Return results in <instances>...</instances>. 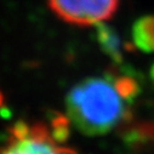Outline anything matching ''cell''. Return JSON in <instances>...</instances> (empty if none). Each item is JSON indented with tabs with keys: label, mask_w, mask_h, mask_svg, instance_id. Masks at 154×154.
<instances>
[{
	"label": "cell",
	"mask_w": 154,
	"mask_h": 154,
	"mask_svg": "<svg viewBox=\"0 0 154 154\" xmlns=\"http://www.w3.org/2000/svg\"><path fill=\"white\" fill-rule=\"evenodd\" d=\"M128 100L112 76L88 78L76 84L66 97L69 120L88 136H100L117 126L126 113Z\"/></svg>",
	"instance_id": "6da1fadb"
},
{
	"label": "cell",
	"mask_w": 154,
	"mask_h": 154,
	"mask_svg": "<svg viewBox=\"0 0 154 154\" xmlns=\"http://www.w3.org/2000/svg\"><path fill=\"white\" fill-rule=\"evenodd\" d=\"M51 11L62 21L75 26H95L109 20L119 0H48Z\"/></svg>",
	"instance_id": "7a4b0ae2"
},
{
	"label": "cell",
	"mask_w": 154,
	"mask_h": 154,
	"mask_svg": "<svg viewBox=\"0 0 154 154\" xmlns=\"http://www.w3.org/2000/svg\"><path fill=\"white\" fill-rule=\"evenodd\" d=\"M0 154H78L70 148L60 146L50 130L42 123L32 125L30 132L23 138L9 135L8 141L0 146Z\"/></svg>",
	"instance_id": "3957f363"
},
{
	"label": "cell",
	"mask_w": 154,
	"mask_h": 154,
	"mask_svg": "<svg viewBox=\"0 0 154 154\" xmlns=\"http://www.w3.org/2000/svg\"><path fill=\"white\" fill-rule=\"evenodd\" d=\"M96 26V38L100 44L101 50L117 64L123 62V43L120 40L119 35L115 33V30L103 22L95 24Z\"/></svg>",
	"instance_id": "277c9868"
},
{
	"label": "cell",
	"mask_w": 154,
	"mask_h": 154,
	"mask_svg": "<svg viewBox=\"0 0 154 154\" xmlns=\"http://www.w3.org/2000/svg\"><path fill=\"white\" fill-rule=\"evenodd\" d=\"M132 40L143 52H154V16H143L132 26Z\"/></svg>",
	"instance_id": "5b68a950"
},
{
	"label": "cell",
	"mask_w": 154,
	"mask_h": 154,
	"mask_svg": "<svg viewBox=\"0 0 154 154\" xmlns=\"http://www.w3.org/2000/svg\"><path fill=\"white\" fill-rule=\"evenodd\" d=\"M51 136L58 143L64 142L69 135V118L63 115H56L51 120Z\"/></svg>",
	"instance_id": "8992f818"
},
{
	"label": "cell",
	"mask_w": 154,
	"mask_h": 154,
	"mask_svg": "<svg viewBox=\"0 0 154 154\" xmlns=\"http://www.w3.org/2000/svg\"><path fill=\"white\" fill-rule=\"evenodd\" d=\"M3 107H4V95L2 94V91H0V109Z\"/></svg>",
	"instance_id": "52a82bcc"
},
{
	"label": "cell",
	"mask_w": 154,
	"mask_h": 154,
	"mask_svg": "<svg viewBox=\"0 0 154 154\" xmlns=\"http://www.w3.org/2000/svg\"><path fill=\"white\" fill-rule=\"evenodd\" d=\"M150 80H152V83L154 84V64H153V67H152V69H150Z\"/></svg>",
	"instance_id": "ba28073f"
}]
</instances>
